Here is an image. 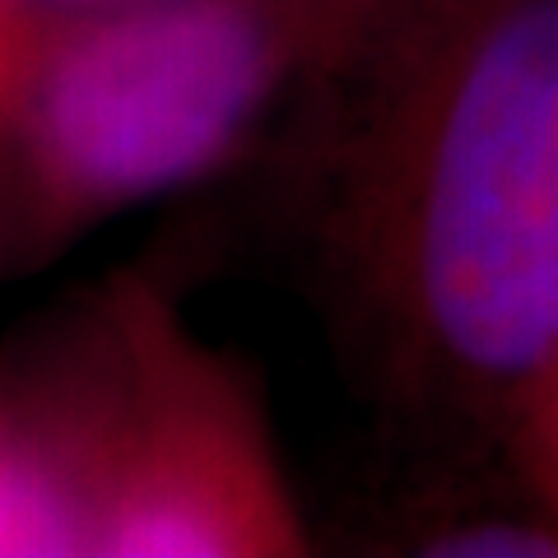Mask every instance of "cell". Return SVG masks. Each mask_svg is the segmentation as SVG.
I'll list each match as a JSON object with an SVG mask.
<instances>
[{"mask_svg":"<svg viewBox=\"0 0 558 558\" xmlns=\"http://www.w3.org/2000/svg\"><path fill=\"white\" fill-rule=\"evenodd\" d=\"M33 20H65V14H89V10H112V5H135V0H10Z\"/></svg>","mask_w":558,"mask_h":558,"instance_id":"52a82bcc","label":"cell"},{"mask_svg":"<svg viewBox=\"0 0 558 558\" xmlns=\"http://www.w3.org/2000/svg\"><path fill=\"white\" fill-rule=\"evenodd\" d=\"M330 94L326 275L368 381L508 442L558 373V0H396Z\"/></svg>","mask_w":558,"mask_h":558,"instance_id":"6da1fadb","label":"cell"},{"mask_svg":"<svg viewBox=\"0 0 558 558\" xmlns=\"http://www.w3.org/2000/svg\"><path fill=\"white\" fill-rule=\"evenodd\" d=\"M38 24L43 20H33L20 5H10V0H0V108H5V94H10L14 75H20L24 51L33 43V33H38Z\"/></svg>","mask_w":558,"mask_h":558,"instance_id":"8992f818","label":"cell"},{"mask_svg":"<svg viewBox=\"0 0 558 558\" xmlns=\"http://www.w3.org/2000/svg\"><path fill=\"white\" fill-rule=\"evenodd\" d=\"M43 414L75 470L89 554L266 558L303 549L299 502L256 391L163 317L131 312L108 368Z\"/></svg>","mask_w":558,"mask_h":558,"instance_id":"3957f363","label":"cell"},{"mask_svg":"<svg viewBox=\"0 0 558 558\" xmlns=\"http://www.w3.org/2000/svg\"><path fill=\"white\" fill-rule=\"evenodd\" d=\"M299 80V0H135L43 20L0 108L33 242L209 178Z\"/></svg>","mask_w":558,"mask_h":558,"instance_id":"7a4b0ae2","label":"cell"},{"mask_svg":"<svg viewBox=\"0 0 558 558\" xmlns=\"http://www.w3.org/2000/svg\"><path fill=\"white\" fill-rule=\"evenodd\" d=\"M299 5L307 20V84L312 94H326L354 65L396 0H299Z\"/></svg>","mask_w":558,"mask_h":558,"instance_id":"277c9868","label":"cell"},{"mask_svg":"<svg viewBox=\"0 0 558 558\" xmlns=\"http://www.w3.org/2000/svg\"><path fill=\"white\" fill-rule=\"evenodd\" d=\"M508 447L531 484V494L558 517V373L535 391L531 405L521 410Z\"/></svg>","mask_w":558,"mask_h":558,"instance_id":"5b68a950","label":"cell"}]
</instances>
